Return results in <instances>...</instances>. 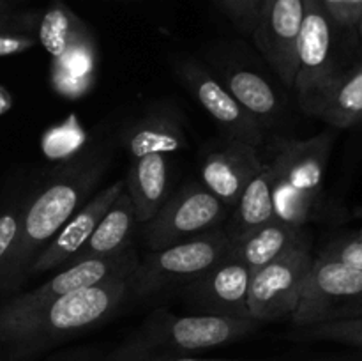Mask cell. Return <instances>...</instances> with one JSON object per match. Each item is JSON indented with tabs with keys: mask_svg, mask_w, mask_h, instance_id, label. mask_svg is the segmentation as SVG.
<instances>
[{
	"mask_svg": "<svg viewBox=\"0 0 362 361\" xmlns=\"http://www.w3.org/2000/svg\"><path fill=\"white\" fill-rule=\"evenodd\" d=\"M297 342H332L362 350V317L343 319V321L322 322V324L297 328L292 333Z\"/></svg>",
	"mask_w": 362,
	"mask_h": 361,
	"instance_id": "obj_24",
	"label": "cell"
},
{
	"mask_svg": "<svg viewBox=\"0 0 362 361\" xmlns=\"http://www.w3.org/2000/svg\"><path fill=\"white\" fill-rule=\"evenodd\" d=\"M37 41L52 59H59L67 50L88 38H94L87 25L62 0H52L37 21Z\"/></svg>",
	"mask_w": 362,
	"mask_h": 361,
	"instance_id": "obj_22",
	"label": "cell"
},
{
	"mask_svg": "<svg viewBox=\"0 0 362 361\" xmlns=\"http://www.w3.org/2000/svg\"><path fill=\"white\" fill-rule=\"evenodd\" d=\"M232 219L225 230L232 241L247 236L276 218L272 202L271 176L264 163V168L246 184L237 204L232 207Z\"/></svg>",
	"mask_w": 362,
	"mask_h": 361,
	"instance_id": "obj_21",
	"label": "cell"
},
{
	"mask_svg": "<svg viewBox=\"0 0 362 361\" xmlns=\"http://www.w3.org/2000/svg\"><path fill=\"white\" fill-rule=\"evenodd\" d=\"M262 168L264 158L258 154L257 147L246 142L226 140L221 149L205 156L200 170L202 184L232 209L246 184Z\"/></svg>",
	"mask_w": 362,
	"mask_h": 361,
	"instance_id": "obj_15",
	"label": "cell"
},
{
	"mask_svg": "<svg viewBox=\"0 0 362 361\" xmlns=\"http://www.w3.org/2000/svg\"><path fill=\"white\" fill-rule=\"evenodd\" d=\"M0 30H4V32H20V34H27V32L21 30L20 27H16V25H13V23H6V21H0Z\"/></svg>",
	"mask_w": 362,
	"mask_h": 361,
	"instance_id": "obj_33",
	"label": "cell"
},
{
	"mask_svg": "<svg viewBox=\"0 0 362 361\" xmlns=\"http://www.w3.org/2000/svg\"><path fill=\"white\" fill-rule=\"evenodd\" d=\"M232 209L216 198L202 183H189L166 198L154 216L144 223L148 251L184 243L209 230L225 227Z\"/></svg>",
	"mask_w": 362,
	"mask_h": 361,
	"instance_id": "obj_7",
	"label": "cell"
},
{
	"mask_svg": "<svg viewBox=\"0 0 362 361\" xmlns=\"http://www.w3.org/2000/svg\"><path fill=\"white\" fill-rule=\"evenodd\" d=\"M112 152L103 145L60 165L21 207L20 232L13 255L0 276V285L14 287L25 280L35 255L83 207L105 176Z\"/></svg>",
	"mask_w": 362,
	"mask_h": 361,
	"instance_id": "obj_1",
	"label": "cell"
},
{
	"mask_svg": "<svg viewBox=\"0 0 362 361\" xmlns=\"http://www.w3.org/2000/svg\"><path fill=\"white\" fill-rule=\"evenodd\" d=\"M300 108L336 130L362 122V62L339 71L327 85L299 101Z\"/></svg>",
	"mask_w": 362,
	"mask_h": 361,
	"instance_id": "obj_16",
	"label": "cell"
},
{
	"mask_svg": "<svg viewBox=\"0 0 362 361\" xmlns=\"http://www.w3.org/2000/svg\"><path fill=\"white\" fill-rule=\"evenodd\" d=\"M336 27L354 28L362 16V0H320Z\"/></svg>",
	"mask_w": 362,
	"mask_h": 361,
	"instance_id": "obj_28",
	"label": "cell"
},
{
	"mask_svg": "<svg viewBox=\"0 0 362 361\" xmlns=\"http://www.w3.org/2000/svg\"><path fill=\"white\" fill-rule=\"evenodd\" d=\"M354 216H356V218H362V205H361V207L354 209ZM356 234H357V236H359V237H362V227H361L359 230H357Z\"/></svg>",
	"mask_w": 362,
	"mask_h": 361,
	"instance_id": "obj_35",
	"label": "cell"
},
{
	"mask_svg": "<svg viewBox=\"0 0 362 361\" xmlns=\"http://www.w3.org/2000/svg\"><path fill=\"white\" fill-rule=\"evenodd\" d=\"M356 27H357V30H359V39H361V45H362V16H361L359 23H357Z\"/></svg>",
	"mask_w": 362,
	"mask_h": 361,
	"instance_id": "obj_36",
	"label": "cell"
},
{
	"mask_svg": "<svg viewBox=\"0 0 362 361\" xmlns=\"http://www.w3.org/2000/svg\"><path fill=\"white\" fill-rule=\"evenodd\" d=\"M334 21L320 0H304V18L296 42V80L299 101L327 85L336 74Z\"/></svg>",
	"mask_w": 362,
	"mask_h": 361,
	"instance_id": "obj_10",
	"label": "cell"
},
{
	"mask_svg": "<svg viewBox=\"0 0 362 361\" xmlns=\"http://www.w3.org/2000/svg\"><path fill=\"white\" fill-rule=\"evenodd\" d=\"M338 361H362V350H356V353L341 356Z\"/></svg>",
	"mask_w": 362,
	"mask_h": 361,
	"instance_id": "obj_34",
	"label": "cell"
},
{
	"mask_svg": "<svg viewBox=\"0 0 362 361\" xmlns=\"http://www.w3.org/2000/svg\"><path fill=\"white\" fill-rule=\"evenodd\" d=\"M313 258L311 239L304 234L281 257L257 269L247 294L250 317L260 324L292 317Z\"/></svg>",
	"mask_w": 362,
	"mask_h": 361,
	"instance_id": "obj_8",
	"label": "cell"
},
{
	"mask_svg": "<svg viewBox=\"0 0 362 361\" xmlns=\"http://www.w3.org/2000/svg\"><path fill=\"white\" fill-rule=\"evenodd\" d=\"M124 190H126V179H119L106 186L105 190L98 191L92 198H88L83 207L78 209L71 216L69 222L53 236V239L35 255V258L25 271V278L62 268L87 243L105 212L112 207L115 198Z\"/></svg>",
	"mask_w": 362,
	"mask_h": 361,
	"instance_id": "obj_14",
	"label": "cell"
},
{
	"mask_svg": "<svg viewBox=\"0 0 362 361\" xmlns=\"http://www.w3.org/2000/svg\"><path fill=\"white\" fill-rule=\"evenodd\" d=\"M232 237L225 227L140 257L131 276V299H144L168 289H182L230 253Z\"/></svg>",
	"mask_w": 362,
	"mask_h": 361,
	"instance_id": "obj_5",
	"label": "cell"
},
{
	"mask_svg": "<svg viewBox=\"0 0 362 361\" xmlns=\"http://www.w3.org/2000/svg\"><path fill=\"white\" fill-rule=\"evenodd\" d=\"M175 73L202 108L221 127L226 140L246 142L257 149L264 144L265 127L246 112L226 91L225 85L212 76L200 62L182 60L175 66Z\"/></svg>",
	"mask_w": 362,
	"mask_h": 361,
	"instance_id": "obj_11",
	"label": "cell"
},
{
	"mask_svg": "<svg viewBox=\"0 0 362 361\" xmlns=\"http://www.w3.org/2000/svg\"><path fill=\"white\" fill-rule=\"evenodd\" d=\"M138 225L140 222H138L136 209H134L129 193L124 190L115 198L112 207L105 212L87 243L64 265L92 260V258L112 257V255H119L133 248V237Z\"/></svg>",
	"mask_w": 362,
	"mask_h": 361,
	"instance_id": "obj_18",
	"label": "cell"
},
{
	"mask_svg": "<svg viewBox=\"0 0 362 361\" xmlns=\"http://www.w3.org/2000/svg\"><path fill=\"white\" fill-rule=\"evenodd\" d=\"M95 78V39L88 38L53 59L52 81L57 92L69 98L85 94Z\"/></svg>",
	"mask_w": 362,
	"mask_h": 361,
	"instance_id": "obj_23",
	"label": "cell"
},
{
	"mask_svg": "<svg viewBox=\"0 0 362 361\" xmlns=\"http://www.w3.org/2000/svg\"><path fill=\"white\" fill-rule=\"evenodd\" d=\"M223 85L262 126H267L281 113V99L269 80L243 66H230L223 74Z\"/></svg>",
	"mask_w": 362,
	"mask_h": 361,
	"instance_id": "obj_20",
	"label": "cell"
},
{
	"mask_svg": "<svg viewBox=\"0 0 362 361\" xmlns=\"http://www.w3.org/2000/svg\"><path fill=\"white\" fill-rule=\"evenodd\" d=\"M172 361H240V360H225V357H180V360H172Z\"/></svg>",
	"mask_w": 362,
	"mask_h": 361,
	"instance_id": "obj_32",
	"label": "cell"
},
{
	"mask_svg": "<svg viewBox=\"0 0 362 361\" xmlns=\"http://www.w3.org/2000/svg\"><path fill=\"white\" fill-rule=\"evenodd\" d=\"M0 21L13 23L16 25V27H20L23 32H27V34H32L34 25L37 27L39 18H35L34 14L16 13V11L13 9V6H11L9 0H0Z\"/></svg>",
	"mask_w": 362,
	"mask_h": 361,
	"instance_id": "obj_30",
	"label": "cell"
},
{
	"mask_svg": "<svg viewBox=\"0 0 362 361\" xmlns=\"http://www.w3.org/2000/svg\"><path fill=\"white\" fill-rule=\"evenodd\" d=\"M9 2H13V0H9Z\"/></svg>",
	"mask_w": 362,
	"mask_h": 361,
	"instance_id": "obj_39",
	"label": "cell"
},
{
	"mask_svg": "<svg viewBox=\"0 0 362 361\" xmlns=\"http://www.w3.org/2000/svg\"><path fill=\"white\" fill-rule=\"evenodd\" d=\"M304 18V0H262L253 39L286 87L296 80V42Z\"/></svg>",
	"mask_w": 362,
	"mask_h": 361,
	"instance_id": "obj_13",
	"label": "cell"
},
{
	"mask_svg": "<svg viewBox=\"0 0 362 361\" xmlns=\"http://www.w3.org/2000/svg\"><path fill=\"white\" fill-rule=\"evenodd\" d=\"M260 322L221 315H177L158 308L101 361H172L253 335Z\"/></svg>",
	"mask_w": 362,
	"mask_h": 361,
	"instance_id": "obj_3",
	"label": "cell"
},
{
	"mask_svg": "<svg viewBox=\"0 0 362 361\" xmlns=\"http://www.w3.org/2000/svg\"><path fill=\"white\" fill-rule=\"evenodd\" d=\"M253 271L232 253L182 287V296L194 314L251 319L247 294Z\"/></svg>",
	"mask_w": 362,
	"mask_h": 361,
	"instance_id": "obj_12",
	"label": "cell"
},
{
	"mask_svg": "<svg viewBox=\"0 0 362 361\" xmlns=\"http://www.w3.org/2000/svg\"><path fill=\"white\" fill-rule=\"evenodd\" d=\"M170 156V152L163 151L129 156V170L124 179L140 225L147 223L168 198Z\"/></svg>",
	"mask_w": 362,
	"mask_h": 361,
	"instance_id": "obj_17",
	"label": "cell"
},
{
	"mask_svg": "<svg viewBox=\"0 0 362 361\" xmlns=\"http://www.w3.org/2000/svg\"><path fill=\"white\" fill-rule=\"evenodd\" d=\"M21 207H11L0 214V276L13 255L20 232Z\"/></svg>",
	"mask_w": 362,
	"mask_h": 361,
	"instance_id": "obj_26",
	"label": "cell"
},
{
	"mask_svg": "<svg viewBox=\"0 0 362 361\" xmlns=\"http://www.w3.org/2000/svg\"><path fill=\"white\" fill-rule=\"evenodd\" d=\"M362 317V273L315 257L290 321L296 328Z\"/></svg>",
	"mask_w": 362,
	"mask_h": 361,
	"instance_id": "obj_6",
	"label": "cell"
},
{
	"mask_svg": "<svg viewBox=\"0 0 362 361\" xmlns=\"http://www.w3.org/2000/svg\"><path fill=\"white\" fill-rule=\"evenodd\" d=\"M138 262H140V255L134 248H129L122 253L112 255V257L92 258V260L59 268V273L42 282L41 285L27 290L20 296L11 297L9 301L0 304V324L25 317L73 290L95 285V283L106 282V280L117 278V276L133 275Z\"/></svg>",
	"mask_w": 362,
	"mask_h": 361,
	"instance_id": "obj_9",
	"label": "cell"
},
{
	"mask_svg": "<svg viewBox=\"0 0 362 361\" xmlns=\"http://www.w3.org/2000/svg\"><path fill=\"white\" fill-rule=\"evenodd\" d=\"M35 45H37V38L34 34L0 30V57L20 55L34 48Z\"/></svg>",
	"mask_w": 362,
	"mask_h": 361,
	"instance_id": "obj_29",
	"label": "cell"
},
{
	"mask_svg": "<svg viewBox=\"0 0 362 361\" xmlns=\"http://www.w3.org/2000/svg\"><path fill=\"white\" fill-rule=\"evenodd\" d=\"M334 134L317 137H278L267 145L265 166L271 176L276 218L296 227H304L317 216L324 200V179Z\"/></svg>",
	"mask_w": 362,
	"mask_h": 361,
	"instance_id": "obj_4",
	"label": "cell"
},
{
	"mask_svg": "<svg viewBox=\"0 0 362 361\" xmlns=\"http://www.w3.org/2000/svg\"><path fill=\"white\" fill-rule=\"evenodd\" d=\"M99 349L94 345H76L69 349L59 350L46 357L45 361H98Z\"/></svg>",
	"mask_w": 362,
	"mask_h": 361,
	"instance_id": "obj_31",
	"label": "cell"
},
{
	"mask_svg": "<svg viewBox=\"0 0 362 361\" xmlns=\"http://www.w3.org/2000/svg\"><path fill=\"white\" fill-rule=\"evenodd\" d=\"M223 13L232 20L237 28L246 34H253L258 18V2L257 0H216Z\"/></svg>",
	"mask_w": 362,
	"mask_h": 361,
	"instance_id": "obj_27",
	"label": "cell"
},
{
	"mask_svg": "<svg viewBox=\"0 0 362 361\" xmlns=\"http://www.w3.org/2000/svg\"><path fill=\"white\" fill-rule=\"evenodd\" d=\"M318 257L336 260L362 273V237L357 236L356 232L336 237L331 243L325 244Z\"/></svg>",
	"mask_w": 362,
	"mask_h": 361,
	"instance_id": "obj_25",
	"label": "cell"
},
{
	"mask_svg": "<svg viewBox=\"0 0 362 361\" xmlns=\"http://www.w3.org/2000/svg\"><path fill=\"white\" fill-rule=\"evenodd\" d=\"M257 2H258V6H260V2H262V0H257Z\"/></svg>",
	"mask_w": 362,
	"mask_h": 361,
	"instance_id": "obj_38",
	"label": "cell"
},
{
	"mask_svg": "<svg viewBox=\"0 0 362 361\" xmlns=\"http://www.w3.org/2000/svg\"><path fill=\"white\" fill-rule=\"evenodd\" d=\"M304 234H308L304 227L290 225L274 218L247 236L232 241L230 253L243 260L255 273L281 257Z\"/></svg>",
	"mask_w": 362,
	"mask_h": 361,
	"instance_id": "obj_19",
	"label": "cell"
},
{
	"mask_svg": "<svg viewBox=\"0 0 362 361\" xmlns=\"http://www.w3.org/2000/svg\"><path fill=\"white\" fill-rule=\"evenodd\" d=\"M0 99H2V92H0ZM0 112H2V108H0Z\"/></svg>",
	"mask_w": 362,
	"mask_h": 361,
	"instance_id": "obj_37",
	"label": "cell"
},
{
	"mask_svg": "<svg viewBox=\"0 0 362 361\" xmlns=\"http://www.w3.org/2000/svg\"><path fill=\"white\" fill-rule=\"evenodd\" d=\"M131 276L73 290L25 317L0 324V343L13 360H28L105 324L131 299Z\"/></svg>",
	"mask_w": 362,
	"mask_h": 361,
	"instance_id": "obj_2",
	"label": "cell"
}]
</instances>
